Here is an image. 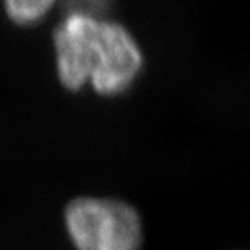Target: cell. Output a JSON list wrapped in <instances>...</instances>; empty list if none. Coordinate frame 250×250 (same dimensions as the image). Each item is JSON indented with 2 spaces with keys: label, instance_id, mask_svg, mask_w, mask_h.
<instances>
[{
  "label": "cell",
  "instance_id": "cell-1",
  "mask_svg": "<svg viewBox=\"0 0 250 250\" xmlns=\"http://www.w3.org/2000/svg\"><path fill=\"white\" fill-rule=\"evenodd\" d=\"M75 250H140L143 221L132 205L107 197H78L65 208Z\"/></svg>",
  "mask_w": 250,
  "mask_h": 250
},
{
  "label": "cell",
  "instance_id": "cell-2",
  "mask_svg": "<svg viewBox=\"0 0 250 250\" xmlns=\"http://www.w3.org/2000/svg\"><path fill=\"white\" fill-rule=\"evenodd\" d=\"M143 65V51L130 29L101 18L91 52L89 86L103 96H117L133 86Z\"/></svg>",
  "mask_w": 250,
  "mask_h": 250
},
{
  "label": "cell",
  "instance_id": "cell-3",
  "mask_svg": "<svg viewBox=\"0 0 250 250\" xmlns=\"http://www.w3.org/2000/svg\"><path fill=\"white\" fill-rule=\"evenodd\" d=\"M101 17L86 10L68 13L54 31V51L59 82L80 91L91 78V52Z\"/></svg>",
  "mask_w": 250,
  "mask_h": 250
},
{
  "label": "cell",
  "instance_id": "cell-4",
  "mask_svg": "<svg viewBox=\"0 0 250 250\" xmlns=\"http://www.w3.org/2000/svg\"><path fill=\"white\" fill-rule=\"evenodd\" d=\"M7 17L20 26H31L49 15L57 0H2Z\"/></svg>",
  "mask_w": 250,
  "mask_h": 250
}]
</instances>
